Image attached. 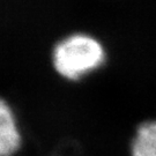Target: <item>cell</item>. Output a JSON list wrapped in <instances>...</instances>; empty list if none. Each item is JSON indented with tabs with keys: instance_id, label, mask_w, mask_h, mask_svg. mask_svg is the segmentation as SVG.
<instances>
[{
	"instance_id": "3",
	"label": "cell",
	"mask_w": 156,
	"mask_h": 156,
	"mask_svg": "<svg viewBox=\"0 0 156 156\" xmlns=\"http://www.w3.org/2000/svg\"><path fill=\"white\" fill-rule=\"evenodd\" d=\"M132 156H156V119L140 123L131 141Z\"/></svg>"
},
{
	"instance_id": "2",
	"label": "cell",
	"mask_w": 156,
	"mask_h": 156,
	"mask_svg": "<svg viewBox=\"0 0 156 156\" xmlns=\"http://www.w3.org/2000/svg\"><path fill=\"white\" fill-rule=\"evenodd\" d=\"M22 134L15 112L8 101L0 96V156H9L20 148Z\"/></svg>"
},
{
	"instance_id": "1",
	"label": "cell",
	"mask_w": 156,
	"mask_h": 156,
	"mask_svg": "<svg viewBox=\"0 0 156 156\" xmlns=\"http://www.w3.org/2000/svg\"><path fill=\"white\" fill-rule=\"evenodd\" d=\"M104 44L88 33H73L57 42L52 49V64L60 75L76 80L103 65Z\"/></svg>"
}]
</instances>
